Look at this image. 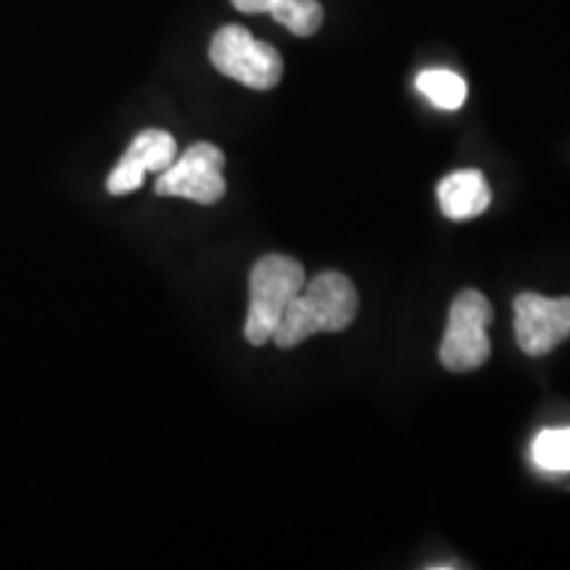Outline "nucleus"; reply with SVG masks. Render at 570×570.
Masks as SVG:
<instances>
[{"label": "nucleus", "instance_id": "nucleus-1", "mask_svg": "<svg viewBox=\"0 0 570 570\" xmlns=\"http://www.w3.org/2000/svg\"><path fill=\"white\" fill-rule=\"evenodd\" d=\"M356 309H360V296L354 283L344 273L325 269L304 283L302 294L288 304L273 333L275 346L294 348L317 333L346 331L354 323Z\"/></svg>", "mask_w": 570, "mask_h": 570}, {"label": "nucleus", "instance_id": "nucleus-2", "mask_svg": "<svg viewBox=\"0 0 570 570\" xmlns=\"http://www.w3.org/2000/svg\"><path fill=\"white\" fill-rule=\"evenodd\" d=\"M304 283V267L291 256L267 254L256 262L248 277V315L244 327L248 344L265 346L273 341L277 323L294 296L302 294Z\"/></svg>", "mask_w": 570, "mask_h": 570}, {"label": "nucleus", "instance_id": "nucleus-3", "mask_svg": "<svg viewBox=\"0 0 570 570\" xmlns=\"http://www.w3.org/2000/svg\"><path fill=\"white\" fill-rule=\"evenodd\" d=\"M494 317L489 298L481 291H462L449 306L444 338L439 346L441 365L452 373H470L487 365L491 344L487 327Z\"/></svg>", "mask_w": 570, "mask_h": 570}, {"label": "nucleus", "instance_id": "nucleus-4", "mask_svg": "<svg viewBox=\"0 0 570 570\" xmlns=\"http://www.w3.org/2000/svg\"><path fill=\"white\" fill-rule=\"evenodd\" d=\"M209 59L219 75L254 90H273L283 80V59L246 27L227 24L212 38Z\"/></svg>", "mask_w": 570, "mask_h": 570}, {"label": "nucleus", "instance_id": "nucleus-5", "mask_svg": "<svg viewBox=\"0 0 570 570\" xmlns=\"http://www.w3.org/2000/svg\"><path fill=\"white\" fill-rule=\"evenodd\" d=\"M225 154L212 142H196L164 169L156 180V194L188 198L196 204H217L225 196Z\"/></svg>", "mask_w": 570, "mask_h": 570}, {"label": "nucleus", "instance_id": "nucleus-6", "mask_svg": "<svg viewBox=\"0 0 570 570\" xmlns=\"http://www.w3.org/2000/svg\"><path fill=\"white\" fill-rule=\"evenodd\" d=\"M515 338L529 356H544L570 338V298L520 294L515 298Z\"/></svg>", "mask_w": 570, "mask_h": 570}, {"label": "nucleus", "instance_id": "nucleus-7", "mask_svg": "<svg viewBox=\"0 0 570 570\" xmlns=\"http://www.w3.org/2000/svg\"><path fill=\"white\" fill-rule=\"evenodd\" d=\"M177 159V142L164 130H142L135 135L122 159L111 169L106 188L111 196H125L138 190L146 173H164Z\"/></svg>", "mask_w": 570, "mask_h": 570}, {"label": "nucleus", "instance_id": "nucleus-8", "mask_svg": "<svg viewBox=\"0 0 570 570\" xmlns=\"http://www.w3.org/2000/svg\"><path fill=\"white\" fill-rule=\"evenodd\" d=\"M436 194L444 217L454 219V223L479 217L491 204V188L479 169H460V173L446 175L439 183Z\"/></svg>", "mask_w": 570, "mask_h": 570}, {"label": "nucleus", "instance_id": "nucleus-9", "mask_svg": "<svg viewBox=\"0 0 570 570\" xmlns=\"http://www.w3.org/2000/svg\"><path fill=\"white\" fill-rule=\"evenodd\" d=\"M244 13H269L298 38H309L323 27L325 11L317 0H233Z\"/></svg>", "mask_w": 570, "mask_h": 570}, {"label": "nucleus", "instance_id": "nucleus-10", "mask_svg": "<svg viewBox=\"0 0 570 570\" xmlns=\"http://www.w3.org/2000/svg\"><path fill=\"white\" fill-rule=\"evenodd\" d=\"M417 90L436 109L458 111L468 98V82L449 69H425L417 75Z\"/></svg>", "mask_w": 570, "mask_h": 570}, {"label": "nucleus", "instance_id": "nucleus-11", "mask_svg": "<svg viewBox=\"0 0 570 570\" xmlns=\"http://www.w3.org/2000/svg\"><path fill=\"white\" fill-rule=\"evenodd\" d=\"M531 458L547 473H568L570 470V428L541 431L531 444Z\"/></svg>", "mask_w": 570, "mask_h": 570}]
</instances>
